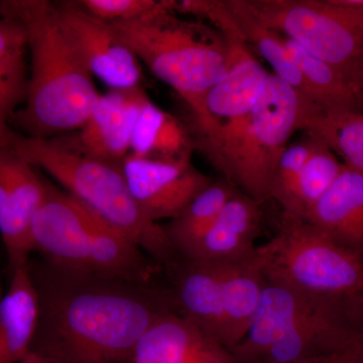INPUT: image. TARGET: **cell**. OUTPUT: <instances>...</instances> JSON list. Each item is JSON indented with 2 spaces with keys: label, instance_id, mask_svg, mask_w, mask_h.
Listing matches in <instances>:
<instances>
[{
  "label": "cell",
  "instance_id": "29",
  "mask_svg": "<svg viewBox=\"0 0 363 363\" xmlns=\"http://www.w3.org/2000/svg\"><path fill=\"white\" fill-rule=\"evenodd\" d=\"M314 147V138L308 135L305 140L288 145L279 159L274 182L271 199L276 200L283 210L288 207L294 189Z\"/></svg>",
  "mask_w": 363,
  "mask_h": 363
},
{
  "label": "cell",
  "instance_id": "9",
  "mask_svg": "<svg viewBox=\"0 0 363 363\" xmlns=\"http://www.w3.org/2000/svg\"><path fill=\"white\" fill-rule=\"evenodd\" d=\"M57 11L92 77L111 90L140 86L142 63L108 23L88 13L79 1H57Z\"/></svg>",
  "mask_w": 363,
  "mask_h": 363
},
{
  "label": "cell",
  "instance_id": "26",
  "mask_svg": "<svg viewBox=\"0 0 363 363\" xmlns=\"http://www.w3.org/2000/svg\"><path fill=\"white\" fill-rule=\"evenodd\" d=\"M238 191L228 181L212 182L175 218L164 225L167 236L180 257L204 235Z\"/></svg>",
  "mask_w": 363,
  "mask_h": 363
},
{
  "label": "cell",
  "instance_id": "13",
  "mask_svg": "<svg viewBox=\"0 0 363 363\" xmlns=\"http://www.w3.org/2000/svg\"><path fill=\"white\" fill-rule=\"evenodd\" d=\"M149 99L140 86L109 90L100 95L84 125L68 140H60L86 156L123 164L130 152L136 121Z\"/></svg>",
  "mask_w": 363,
  "mask_h": 363
},
{
  "label": "cell",
  "instance_id": "18",
  "mask_svg": "<svg viewBox=\"0 0 363 363\" xmlns=\"http://www.w3.org/2000/svg\"><path fill=\"white\" fill-rule=\"evenodd\" d=\"M262 203L238 191L194 245L182 255L189 259L242 262L252 259L262 225Z\"/></svg>",
  "mask_w": 363,
  "mask_h": 363
},
{
  "label": "cell",
  "instance_id": "7",
  "mask_svg": "<svg viewBox=\"0 0 363 363\" xmlns=\"http://www.w3.org/2000/svg\"><path fill=\"white\" fill-rule=\"evenodd\" d=\"M255 262L267 281L339 304H363V259L310 222L283 213L269 242L255 250Z\"/></svg>",
  "mask_w": 363,
  "mask_h": 363
},
{
  "label": "cell",
  "instance_id": "6",
  "mask_svg": "<svg viewBox=\"0 0 363 363\" xmlns=\"http://www.w3.org/2000/svg\"><path fill=\"white\" fill-rule=\"evenodd\" d=\"M302 98L269 73L266 88L245 118L199 143L212 164L240 192L257 202L271 199L272 182L284 150L298 130Z\"/></svg>",
  "mask_w": 363,
  "mask_h": 363
},
{
  "label": "cell",
  "instance_id": "11",
  "mask_svg": "<svg viewBox=\"0 0 363 363\" xmlns=\"http://www.w3.org/2000/svg\"><path fill=\"white\" fill-rule=\"evenodd\" d=\"M47 190L48 184L35 167L0 147V235L11 271L30 262L32 222Z\"/></svg>",
  "mask_w": 363,
  "mask_h": 363
},
{
  "label": "cell",
  "instance_id": "21",
  "mask_svg": "<svg viewBox=\"0 0 363 363\" xmlns=\"http://www.w3.org/2000/svg\"><path fill=\"white\" fill-rule=\"evenodd\" d=\"M264 284L266 279L253 257L247 262H225L220 342L229 350L247 335Z\"/></svg>",
  "mask_w": 363,
  "mask_h": 363
},
{
  "label": "cell",
  "instance_id": "33",
  "mask_svg": "<svg viewBox=\"0 0 363 363\" xmlns=\"http://www.w3.org/2000/svg\"><path fill=\"white\" fill-rule=\"evenodd\" d=\"M332 363H362V362L350 347H347L335 353Z\"/></svg>",
  "mask_w": 363,
  "mask_h": 363
},
{
  "label": "cell",
  "instance_id": "23",
  "mask_svg": "<svg viewBox=\"0 0 363 363\" xmlns=\"http://www.w3.org/2000/svg\"><path fill=\"white\" fill-rule=\"evenodd\" d=\"M195 150L187 126L147 100L136 121L130 155L142 159L180 161L191 159Z\"/></svg>",
  "mask_w": 363,
  "mask_h": 363
},
{
  "label": "cell",
  "instance_id": "27",
  "mask_svg": "<svg viewBox=\"0 0 363 363\" xmlns=\"http://www.w3.org/2000/svg\"><path fill=\"white\" fill-rule=\"evenodd\" d=\"M344 164L323 143L314 138V147L296 184L284 213L305 219L322 196L340 175Z\"/></svg>",
  "mask_w": 363,
  "mask_h": 363
},
{
  "label": "cell",
  "instance_id": "16",
  "mask_svg": "<svg viewBox=\"0 0 363 363\" xmlns=\"http://www.w3.org/2000/svg\"><path fill=\"white\" fill-rule=\"evenodd\" d=\"M131 363H238L233 353L200 327L172 313L152 325Z\"/></svg>",
  "mask_w": 363,
  "mask_h": 363
},
{
  "label": "cell",
  "instance_id": "2",
  "mask_svg": "<svg viewBox=\"0 0 363 363\" xmlns=\"http://www.w3.org/2000/svg\"><path fill=\"white\" fill-rule=\"evenodd\" d=\"M0 11L23 26L30 52L26 101L11 121L18 133L51 140L80 130L101 94L62 25L55 1L4 0Z\"/></svg>",
  "mask_w": 363,
  "mask_h": 363
},
{
  "label": "cell",
  "instance_id": "12",
  "mask_svg": "<svg viewBox=\"0 0 363 363\" xmlns=\"http://www.w3.org/2000/svg\"><path fill=\"white\" fill-rule=\"evenodd\" d=\"M269 75L247 43L238 37L228 71L208 91L201 116L193 119L195 145L211 140L245 118L264 92Z\"/></svg>",
  "mask_w": 363,
  "mask_h": 363
},
{
  "label": "cell",
  "instance_id": "28",
  "mask_svg": "<svg viewBox=\"0 0 363 363\" xmlns=\"http://www.w3.org/2000/svg\"><path fill=\"white\" fill-rule=\"evenodd\" d=\"M28 79L26 52L0 61V126L9 125L25 104Z\"/></svg>",
  "mask_w": 363,
  "mask_h": 363
},
{
  "label": "cell",
  "instance_id": "25",
  "mask_svg": "<svg viewBox=\"0 0 363 363\" xmlns=\"http://www.w3.org/2000/svg\"><path fill=\"white\" fill-rule=\"evenodd\" d=\"M284 40L304 76L312 104L328 111H363L359 93L340 72L293 40L286 38Z\"/></svg>",
  "mask_w": 363,
  "mask_h": 363
},
{
  "label": "cell",
  "instance_id": "32",
  "mask_svg": "<svg viewBox=\"0 0 363 363\" xmlns=\"http://www.w3.org/2000/svg\"><path fill=\"white\" fill-rule=\"evenodd\" d=\"M363 362V305L358 308L353 319V336L348 346Z\"/></svg>",
  "mask_w": 363,
  "mask_h": 363
},
{
  "label": "cell",
  "instance_id": "15",
  "mask_svg": "<svg viewBox=\"0 0 363 363\" xmlns=\"http://www.w3.org/2000/svg\"><path fill=\"white\" fill-rule=\"evenodd\" d=\"M357 308L324 303L272 346L262 363H294L334 354L350 345Z\"/></svg>",
  "mask_w": 363,
  "mask_h": 363
},
{
  "label": "cell",
  "instance_id": "3",
  "mask_svg": "<svg viewBox=\"0 0 363 363\" xmlns=\"http://www.w3.org/2000/svg\"><path fill=\"white\" fill-rule=\"evenodd\" d=\"M0 147L47 172L67 194L116 228L164 267L178 259L164 226L150 221L136 204L123 164L101 161L71 149L58 138H28L0 126Z\"/></svg>",
  "mask_w": 363,
  "mask_h": 363
},
{
  "label": "cell",
  "instance_id": "20",
  "mask_svg": "<svg viewBox=\"0 0 363 363\" xmlns=\"http://www.w3.org/2000/svg\"><path fill=\"white\" fill-rule=\"evenodd\" d=\"M11 272V285L0 301V363L23 362L30 352L39 317L28 264Z\"/></svg>",
  "mask_w": 363,
  "mask_h": 363
},
{
  "label": "cell",
  "instance_id": "35",
  "mask_svg": "<svg viewBox=\"0 0 363 363\" xmlns=\"http://www.w3.org/2000/svg\"><path fill=\"white\" fill-rule=\"evenodd\" d=\"M334 355H335V353H334V354L327 355V357L314 358V359L305 360V362L294 363H332V362H333Z\"/></svg>",
  "mask_w": 363,
  "mask_h": 363
},
{
  "label": "cell",
  "instance_id": "4",
  "mask_svg": "<svg viewBox=\"0 0 363 363\" xmlns=\"http://www.w3.org/2000/svg\"><path fill=\"white\" fill-rule=\"evenodd\" d=\"M140 63L180 95L201 116L208 91L218 83L233 61L238 33L224 35L199 20H186L168 7V0L138 20L109 23Z\"/></svg>",
  "mask_w": 363,
  "mask_h": 363
},
{
  "label": "cell",
  "instance_id": "24",
  "mask_svg": "<svg viewBox=\"0 0 363 363\" xmlns=\"http://www.w3.org/2000/svg\"><path fill=\"white\" fill-rule=\"evenodd\" d=\"M224 2L241 39L252 45L269 63L274 70L272 74L292 87L303 100L311 102L309 87L284 38L262 25L248 9L245 0H224Z\"/></svg>",
  "mask_w": 363,
  "mask_h": 363
},
{
  "label": "cell",
  "instance_id": "14",
  "mask_svg": "<svg viewBox=\"0 0 363 363\" xmlns=\"http://www.w3.org/2000/svg\"><path fill=\"white\" fill-rule=\"evenodd\" d=\"M328 302L266 281L247 335L230 352L238 363H262L292 327Z\"/></svg>",
  "mask_w": 363,
  "mask_h": 363
},
{
  "label": "cell",
  "instance_id": "10",
  "mask_svg": "<svg viewBox=\"0 0 363 363\" xmlns=\"http://www.w3.org/2000/svg\"><path fill=\"white\" fill-rule=\"evenodd\" d=\"M133 199L150 221L175 218L189 203L212 183L191 159L159 161L128 155L123 162Z\"/></svg>",
  "mask_w": 363,
  "mask_h": 363
},
{
  "label": "cell",
  "instance_id": "22",
  "mask_svg": "<svg viewBox=\"0 0 363 363\" xmlns=\"http://www.w3.org/2000/svg\"><path fill=\"white\" fill-rule=\"evenodd\" d=\"M298 130L326 145L344 166L363 174V111H328L302 99Z\"/></svg>",
  "mask_w": 363,
  "mask_h": 363
},
{
  "label": "cell",
  "instance_id": "1",
  "mask_svg": "<svg viewBox=\"0 0 363 363\" xmlns=\"http://www.w3.org/2000/svg\"><path fill=\"white\" fill-rule=\"evenodd\" d=\"M39 303L30 352L48 363H131L157 321L178 313L171 289L28 262Z\"/></svg>",
  "mask_w": 363,
  "mask_h": 363
},
{
  "label": "cell",
  "instance_id": "36",
  "mask_svg": "<svg viewBox=\"0 0 363 363\" xmlns=\"http://www.w3.org/2000/svg\"><path fill=\"white\" fill-rule=\"evenodd\" d=\"M358 86H359V92L363 100V60L362 66H360L359 81H358Z\"/></svg>",
  "mask_w": 363,
  "mask_h": 363
},
{
  "label": "cell",
  "instance_id": "17",
  "mask_svg": "<svg viewBox=\"0 0 363 363\" xmlns=\"http://www.w3.org/2000/svg\"><path fill=\"white\" fill-rule=\"evenodd\" d=\"M166 267L179 314L220 342L225 262L179 257Z\"/></svg>",
  "mask_w": 363,
  "mask_h": 363
},
{
  "label": "cell",
  "instance_id": "5",
  "mask_svg": "<svg viewBox=\"0 0 363 363\" xmlns=\"http://www.w3.org/2000/svg\"><path fill=\"white\" fill-rule=\"evenodd\" d=\"M32 241L45 260L72 271L135 281H150L154 272L133 241L49 184Z\"/></svg>",
  "mask_w": 363,
  "mask_h": 363
},
{
  "label": "cell",
  "instance_id": "30",
  "mask_svg": "<svg viewBox=\"0 0 363 363\" xmlns=\"http://www.w3.org/2000/svg\"><path fill=\"white\" fill-rule=\"evenodd\" d=\"M88 13L105 23H125L143 18L157 9L160 0H80Z\"/></svg>",
  "mask_w": 363,
  "mask_h": 363
},
{
  "label": "cell",
  "instance_id": "37",
  "mask_svg": "<svg viewBox=\"0 0 363 363\" xmlns=\"http://www.w3.org/2000/svg\"><path fill=\"white\" fill-rule=\"evenodd\" d=\"M2 297H4V295H2L1 286H0V301H1Z\"/></svg>",
  "mask_w": 363,
  "mask_h": 363
},
{
  "label": "cell",
  "instance_id": "34",
  "mask_svg": "<svg viewBox=\"0 0 363 363\" xmlns=\"http://www.w3.org/2000/svg\"><path fill=\"white\" fill-rule=\"evenodd\" d=\"M21 363H48L45 362L44 358L39 357V355L35 354V353L30 352Z\"/></svg>",
  "mask_w": 363,
  "mask_h": 363
},
{
  "label": "cell",
  "instance_id": "31",
  "mask_svg": "<svg viewBox=\"0 0 363 363\" xmlns=\"http://www.w3.org/2000/svg\"><path fill=\"white\" fill-rule=\"evenodd\" d=\"M26 33L20 21L0 11V61L26 52Z\"/></svg>",
  "mask_w": 363,
  "mask_h": 363
},
{
  "label": "cell",
  "instance_id": "8",
  "mask_svg": "<svg viewBox=\"0 0 363 363\" xmlns=\"http://www.w3.org/2000/svg\"><path fill=\"white\" fill-rule=\"evenodd\" d=\"M245 2L262 25L340 72L360 95L358 81L363 60V0Z\"/></svg>",
  "mask_w": 363,
  "mask_h": 363
},
{
  "label": "cell",
  "instance_id": "19",
  "mask_svg": "<svg viewBox=\"0 0 363 363\" xmlns=\"http://www.w3.org/2000/svg\"><path fill=\"white\" fill-rule=\"evenodd\" d=\"M304 220L339 245L358 252L363 247V174L344 166Z\"/></svg>",
  "mask_w": 363,
  "mask_h": 363
}]
</instances>
